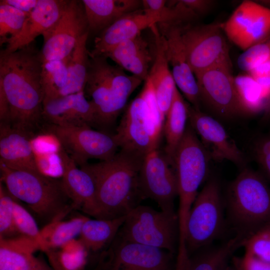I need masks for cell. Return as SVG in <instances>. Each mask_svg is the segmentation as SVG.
Wrapping results in <instances>:
<instances>
[{"label":"cell","instance_id":"ee69618b","mask_svg":"<svg viewBox=\"0 0 270 270\" xmlns=\"http://www.w3.org/2000/svg\"><path fill=\"white\" fill-rule=\"evenodd\" d=\"M235 270H270V262L245 253L241 258H234Z\"/></svg>","mask_w":270,"mask_h":270},{"label":"cell","instance_id":"7bdbcfd3","mask_svg":"<svg viewBox=\"0 0 270 270\" xmlns=\"http://www.w3.org/2000/svg\"><path fill=\"white\" fill-rule=\"evenodd\" d=\"M30 144L34 155L58 153L62 148L57 136L48 130L35 134L30 138Z\"/></svg>","mask_w":270,"mask_h":270},{"label":"cell","instance_id":"7dc6e473","mask_svg":"<svg viewBox=\"0 0 270 270\" xmlns=\"http://www.w3.org/2000/svg\"><path fill=\"white\" fill-rule=\"evenodd\" d=\"M38 0H0V4L10 6L29 14L36 8Z\"/></svg>","mask_w":270,"mask_h":270},{"label":"cell","instance_id":"d6986e66","mask_svg":"<svg viewBox=\"0 0 270 270\" xmlns=\"http://www.w3.org/2000/svg\"><path fill=\"white\" fill-rule=\"evenodd\" d=\"M43 120L60 126L96 125V113L84 91L44 102Z\"/></svg>","mask_w":270,"mask_h":270},{"label":"cell","instance_id":"681fc988","mask_svg":"<svg viewBox=\"0 0 270 270\" xmlns=\"http://www.w3.org/2000/svg\"><path fill=\"white\" fill-rule=\"evenodd\" d=\"M34 270H54L48 266L43 260H40V264Z\"/></svg>","mask_w":270,"mask_h":270},{"label":"cell","instance_id":"7a4b0ae2","mask_svg":"<svg viewBox=\"0 0 270 270\" xmlns=\"http://www.w3.org/2000/svg\"><path fill=\"white\" fill-rule=\"evenodd\" d=\"M144 157L120 149L111 159L80 166L96 186L98 219L127 215L142 200L139 173Z\"/></svg>","mask_w":270,"mask_h":270},{"label":"cell","instance_id":"bcb514c9","mask_svg":"<svg viewBox=\"0 0 270 270\" xmlns=\"http://www.w3.org/2000/svg\"><path fill=\"white\" fill-rule=\"evenodd\" d=\"M179 3L190 14L198 18L209 12L214 6L212 0H178Z\"/></svg>","mask_w":270,"mask_h":270},{"label":"cell","instance_id":"f35d334b","mask_svg":"<svg viewBox=\"0 0 270 270\" xmlns=\"http://www.w3.org/2000/svg\"><path fill=\"white\" fill-rule=\"evenodd\" d=\"M250 152L259 172L270 184V129L259 132L252 140Z\"/></svg>","mask_w":270,"mask_h":270},{"label":"cell","instance_id":"d6a6232c","mask_svg":"<svg viewBox=\"0 0 270 270\" xmlns=\"http://www.w3.org/2000/svg\"><path fill=\"white\" fill-rule=\"evenodd\" d=\"M45 253L54 270H83L88 252L79 239H74Z\"/></svg>","mask_w":270,"mask_h":270},{"label":"cell","instance_id":"f546056e","mask_svg":"<svg viewBox=\"0 0 270 270\" xmlns=\"http://www.w3.org/2000/svg\"><path fill=\"white\" fill-rule=\"evenodd\" d=\"M126 215L118 218L91 219L86 216L79 240L87 251L102 252L112 242L124 224Z\"/></svg>","mask_w":270,"mask_h":270},{"label":"cell","instance_id":"7402d4cb","mask_svg":"<svg viewBox=\"0 0 270 270\" xmlns=\"http://www.w3.org/2000/svg\"><path fill=\"white\" fill-rule=\"evenodd\" d=\"M67 0H38L27 16L20 32L6 43V53L14 52L33 43L40 35L50 30L60 18Z\"/></svg>","mask_w":270,"mask_h":270},{"label":"cell","instance_id":"e575fe53","mask_svg":"<svg viewBox=\"0 0 270 270\" xmlns=\"http://www.w3.org/2000/svg\"><path fill=\"white\" fill-rule=\"evenodd\" d=\"M66 60H55L42 63V84L44 102L58 98L67 80Z\"/></svg>","mask_w":270,"mask_h":270},{"label":"cell","instance_id":"4316f807","mask_svg":"<svg viewBox=\"0 0 270 270\" xmlns=\"http://www.w3.org/2000/svg\"><path fill=\"white\" fill-rule=\"evenodd\" d=\"M38 244L22 236L0 238V270H34L40 260L34 253Z\"/></svg>","mask_w":270,"mask_h":270},{"label":"cell","instance_id":"816d5d0a","mask_svg":"<svg viewBox=\"0 0 270 270\" xmlns=\"http://www.w3.org/2000/svg\"><path fill=\"white\" fill-rule=\"evenodd\" d=\"M228 270H235V269L234 268L232 267L231 266H230Z\"/></svg>","mask_w":270,"mask_h":270},{"label":"cell","instance_id":"5bb4252c","mask_svg":"<svg viewBox=\"0 0 270 270\" xmlns=\"http://www.w3.org/2000/svg\"><path fill=\"white\" fill-rule=\"evenodd\" d=\"M89 32L82 0H67L56 24L42 36L40 52L42 63L64 60L72 52L79 39Z\"/></svg>","mask_w":270,"mask_h":270},{"label":"cell","instance_id":"60d3db41","mask_svg":"<svg viewBox=\"0 0 270 270\" xmlns=\"http://www.w3.org/2000/svg\"><path fill=\"white\" fill-rule=\"evenodd\" d=\"M16 200L4 184L0 183V238H10L20 236L14 222L13 210Z\"/></svg>","mask_w":270,"mask_h":270},{"label":"cell","instance_id":"ab89813d","mask_svg":"<svg viewBox=\"0 0 270 270\" xmlns=\"http://www.w3.org/2000/svg\"><path fill=\"white\" fill-rule=\"evenodd\" d=\"M270 60V35L244 50L238 57L237 64L242 70L249 72Z\"/></svg>","mask_w":270,"mask_h":270},{"label":"cell","instance_id":"d4e9b609","mask_svg":"<svg viewBox=\"0 0 270 270\" xmlns=\"http://www.w3.org/2000/svg\"><path fill=\"white\" fill-rule=\"evenodd\" d=\"M104 57L110 58L123 70L144 81L148 77L154 54L148 42L140 34L117 45Z\"/></svg>","mask_w":270,"mask_h":270},{"label":"cell","instance_id":"d590c367","mask_svg":"<svg viewBox=\"0 0 270 270\" xmlns=\"http://www.w3.org/2000/svg\"><path fill=\"white\" fill-rule=\"evenodd\" d=\"M28 16L10 6L0 4V46L6 44L20 32Z\"/></svg>","mask_w":270,"mask_h":270},{"label":"cell","instance_id":"30bf717a","mask_svg":"<svg viewBox=\"0 0 270 270\" xmlns=\"http://www.w3.org/2000/svg\"><path fill=\"white\" fill-rule=\"evenodd\" d=\"M182 38L190 67L195 74L223 66L232 68L222 23L184 24Z\"/></svg>","mask_w":270,"mask_h":270},{"label":"cell","instance_id":"b9f144b4","mask_svg":"<svg viewBox=\"0 0 270 270\" xmlns=\"http://www.w3.org/2000/svg\"><path fill=\"white\" fill-rule=\"evenodd\" d=\"M34 156L37 170L40 174L52 178H62L64 168L60 152Z\"/></svg>","mask_w":270,"mask_h":270},{"label":"cell","instance_id":"ac0fdd59","mask_svg":"<svg viewBox=\"0 0 270 270\" xmlns=\"http://www.w3.org/2000/svg\"><path fill=\"white\" fill-rule=\"evenodd\" d=\"M183 25L158 24L176 85L190 104L196 108L200 109L201 102L198 87L189 64L182 40Z\"/></svg>","mask_w":270,"mask_h":270},{"label":"cell","instance_id":"4dcf8cb0","mask_svg":"<svg viewBox=\"0 0 270 270\" xmlns=\"http://www.w3.org/2000/svg\"><path fill=\"white\" fill-rule=\"evenodd\" d=\"M88 34L89 32L79 39L71 54L66 59L67 80L60 97L84 90L90 62L89 52L86 48Z\"/></svg>","mask_w":270,"mask_h":270},{"label":"cell","instance_id":"9c48e42d","mask_svg":"<svg viewBox=\"0 0 270 270\" xmlns=\"http://www.w3.org/2000/svg\"><path fill=\"white\" fill-rule=\"evenodd\" d=\"M118 234L125 240L162 249L174 254L178 243V214H170L139 204L126 215Z\"/></svg>","mask_w":270,"mask_h":270},{"label":"cell","instance_id":"8d00e7d4","mask_svg":"<svg viewBox=\"0 0 270 270\" xmlns=\"http://www.w3.org/2000/svg\"><path fill=\"white\" fill-rule=\"evenodd\" d=\"M13 216L14 224L19 234L36 242L40 250L44 252V240L35 220L16 200L14 204Z\"/></svg>","mask_w":270,"mask_h":270},{"label":"cell","instance_id":"f907efd6","mask_svg":"<svg viewBox=\"0 0 270 270\" xmlns=\"http://www.w3.org/2000/svg\"><path fill=\"white\" fill-rule=\"evenodd\" d=\"M258 4L270 10V0H255Z\"/></svg>","mask_w":270,"mask_h":270},{"label":"cell","instance_id":"44dd1931","mask_svg":"<svg viewBox=\"0 0 270 270\" xmlns=\"http://www.w3.org/2000/svg\"><path fill=\"white\" fill-rule=\"evenodd\" d=\"M60 154L64 168L62 180L75 210L98 218L96 186L92 177L86 171L77 167L62 147Z\"/></svg>","mask_w":270,"mask_h":270},{"label":"cell","instance_id":"8992f818","mask_svg":"<svg viewBox=\"0 0 270 270\" xmlns=\"http://www.w3.org/2000/svg\"><path fill=\"white\" fill-rule=\"evenodd\" d=\"M162 118L150 80L125 108L114 134L120 148L144 157L158 148L163 132Z\"/></svg>","mask_w":270,"mask_h":270},{"label":"cell","instance_id":"836d02e7","mask_svg":"<svg viewBox=\"0 0 270 270\" xmlns=\"http://www.w3.org/2000/svg\"><path fill=\"white\" fill-rule=\"evenodd\" d=\"M235 88L244 114L262 112L266 98L263 91L249 74H240L234 77Z\"/></svg>","mask_w":270,"mask_h":270},{"label":"cell","instance_id":"6da1fadb","mask_svg":"<svg viewBox=\"0 0 270 270\" xmlns=\"http://www.w3.org/2000/svg\"><path fill=\"white\" fill-rule=\"evenodd\" d=\"M42 62L34 42L10 53H0V90L8 100V124L34 136L43 120Z\"/></svg>","mask_w":270,"mask_h":270},{"label":"cell","instance_id":"4fadbf2b","mask_svg":"<svg viewBox=\"0 0 270 270\" xmlns=\"http://www.w3.org/2000/svg\"><path fill=\"white\" fill-rule=\"evenodd\" d=\"M138 182L142 200L150 198L158 204L162 211L176 214L174 204L178 196L176 174L164 154L158 148L144 156Z\"/></svg>","mask_w":270,"mask_h":270},{"label":"cell","instance_id":"2e32d148","mask_svg":"<svg viewBox=\"0 0 270 270\" xmlns=\"http://www.w3.org/2000/svg\"><path fill=\"white\" fill-rule=\"evenodd\" d=\"M188 122L212 160H228L242 169L246 167V155L217 120L188 102Z\"/></svg>","mask_w":270,"mask_h":270},{"label":"cell","instance_id":"c3c4849f","mask_svg":"<svg viewBox=\"0 0 270 270\" xmlns=\"http://www.w3.org/2000/svg\"><path fill=\"white\" fill-rule=\"evenodd\" d=\"M260 122L262 126L270 128V94L266 99Z\"/></svg>","mask_w":270,"mask_h":270},{"label":"cell","instance_id":"603a6c76","mask_svg":"<svg viewBox=\"0 0 270 270\" xmlns=\"http://www.w3.org/2000/svg\"><path fill=\"white\" fill-rule=\"evenodd\" d=\"M154 40V60L148 78L155 94L161 114L165 120L176 87L166 54L158 24L150 28Z\"/></svg>","mask_w":270,"mask_h":270},{"label":"cell","instance_id":"f6af8a7d","mask_svg":"<svg viewBox=\"0 0 270 270\" xmlns=\"http://www.w3.org/2000/svg\"><path fill=\"white\" fill-rule=\"evenodd\" d=\"M248 74L260 86L266 99L270 94V60L254 68Z\"/></svg>","mask_w":270,"mask_h":270},{"label":"cell","instance_id":"e0dca14e","mask_svg":"<svg viewBox=\"0 0 270 270\" xmlns=\"http://www.w3.org/2000/svg\"><path fill=\"white\" fill-rule=\"evenodd\" d=\"M226 37L242 50L270 35V10L255 0H244L222 23Z\"/></svg>","mask_w":270,"mask_h":270},{"label":"cell","instance_id":"52a82bcc","mask_svg":"<svg viewBox=\"0 0 270 270\" xmlns=\"http://www.w3.org/2000/svg\"><path fill=\"white\" fill-rule=\"evenodd\" d=\"M211 159L188 123L173 161L178 184L179 242L186 240L188 216L200 185L208 179Z\"/></svg>","mask_w":270,"mask_h":270},{"label":"cell","instance_id":"ffe728a7","mask_svg":"<svg viewBox=\"0 0 270 270\" xmlns=\"http://www.w3.org/2000/svg\"><path fill=\"white\" fill-rule=\"evenodd\" d=\"M160 23L156 17L146 12L142 8L130 12L102 31L94 40L90 57L104 56L120 44L142 34V30Z\"/></svg>","mask_w":270,"mask_h":270},{"label":"cell","instance_id":"9a60e30c","mask_svg":"<svg viewBox=\"0 0 270 270\" xmlns=\"http://www.w3.org/2000/svg\"><path fill=\"white\" fill-rule=\"evenodd\" d=\"M201 104L216 117L230 120L244 114L235 88L232 68L214 67L194 74Z\"/></svg>","mask_w":270,"mask_h":270},{"label":"cell","instance_id":"74e56055","mask_svg":"<svg viewBox=\"0 0 270 270\" xmlns=\"http://www.w3.org/2000/svg\"><path fill=\"white\" fill-rule=\"evenodd\" d=\"M245 253L270 262V222L244 238Z\"/></svg>","mask_w":270,"mask_h":270},{"label":"cell","instance_id":"7c38bea8","mask_svg":"<svg viewBox=\"0 0 270 270\" xmlns=\"http://www.w3.org/2000/svg\"><path fill=\"white\" fill-rule=\"evenodd\" d=\"M46 130L57 136L62 148L80 166L87 164L92 158L100 161L110 160L120 148L114 134L95 130L88 126L49 124Z\"/></svg>","mask_w":270,"mask_h":270},{"label":"cell","instance_id":"484cf974","mask_svg":"<svg viewBox=\"0 0 270 270\" xmlns=\"http://www.w3.org/2000/svg\"><path fill=\"white\" fill-rule=\"evenodd\" d=\"M89 32H101L122 16L142 8V0H82Z\"/></svg>","mask_w":270,"mask_h":270},{"label":"cell","instance_id":"cb8c5ba5","mask_svg":"<svg viewBox=\"0 0 270 270\" xmlns=\"http://www.w3.org/2000/svg\"><path fill=\"white\" fill-rule=\"evenodd\" d=\"M31 136L0 123V163L14 170L38 173L30 144Z\"/></svg>","mask_w":270,"mask_h":270},{"label":"cell","instance_id":"1f68e13d","mask_svg":"<svg viewBox=\"0 0 270 270\" xmlns=\"http://www.w3.org/2000/svg\"><path fill=\"white\" fill-rule=\"evenodd\" d=\"M86 216L78 215L67 220L50 223L40 230L46 250L60 248L68 242L80 236Z\"/></svg>","mask_w":270,"mask_h":270},{"label":"cell","instance_id":"83f0119b","mask_svg":"<svg viewBox=\"0 0 270 270\" xmlns=\"http://www.w3.org/2000/svg\"><path fill=\"white\" fill-rule=\"evenodd\" d=\"M188 122V102L176 87L163 126L166 140L164 154L172 167L174 158L184 135Z\"/></svg>","mask_w":270,"mask_h":270},{"label":"cell","instance_id":"3957f363","mask_svg":"<svg viewBox=\"0 0 270 270\" xmlns=\"http://www.w3.org/2000/svg\"><path fill=\"white\" fill-rule=\"evenodd\" d=\"M0 182L16 200L25 202L45 226L75 210L62 178L10 169L0 163Z\"/></svg>","mask_w":270,"mask_h":270},{"label":"cell","instance_id":"8fae6325","mask_svg":"<svg viewBox=\"0 0 270 270\" xmlns=\"http://www.w3.org/2000/svg\"><path fill=\"white\" fill-rule=\"evenodd\" d=\"M173 255L162 249L125 240L117 234L101 252L94 270H172Z\"/></svg>","mask_w":270,"mask_h":270},{"label":"cell","instance_id":"277c9868","mask_svg":"<svg viewBox=\"0 0 270 270\" xmlns=\"http://www.w3.org/2000/svg\"><path fill=\"white\" fill-rule=\"evenodd\" d=\"M224 198L228 222L244 238L270 222V184L246 167L228 184Z\"/></svg>","mask_w":270,"mask_h":270},{"label":"cell","instance_id":"f1b7e54d","mask_svg":"<svg viewBox=\"0 0 270 270\" xmlns=\"http://www.w3.org/2000/svg\"><path fill=\"white\" fill-rule=\"evenodd\" d=\"M244 236L236 235L222 244L210 246L197 251L188 258L184 270H228L234 252L242 246Z\"/></svg>","mask_w":270,"mask_h":270},{"label":"cell","instance_id":"ba28073f","mask_svg":"<svg viewBox=\"0 0 270 270\" xmlns=\"http://www.w3.org/2000/svg\"><path fill=\"white\" fill-rule=\"evenodd\" d=\"M225 211L220 181L210 177L198 192L188 216L185 241L188 258L211 245L222 234L225 228Z\"/></svg>","mask_w":270,"mask_h":270},{"label":"cell","instance_id":"5b68a950","mask_svg":"<svg viewBox=\"0 0 270 270\" xmlns=\"http://www.w3.org/2000/svg\"><path fill=\"white\" fill-rule=\"evenodd\" d=\"M104 56L90 57L84 90L96 113V125L114 124L128 100L143 81L110 64Z\"/></svg>","mask_w":270,"mask_h":270}]
</instances>
